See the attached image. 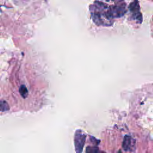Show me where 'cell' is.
<instances>
[{"instance_id": "obj_1", "label": "cell", "mask_w": 153, "mask_h": 153, "mask_svg": "<svg viewBox=\"0 0 153 153\" xmlns=\"http://www.w3.org/2000/svg\"><path fill=\"white\" fill-rule=\"evenodd\" d=\"M106 6V4L96 2L94 9L91 10L93 20L97 25H111V22H112V17L109 13L108 9Z\"/></svg>"}, {"instance_id": "obj_2", "label": "cell", "mask_w": 153, "mask_h": 153, "mask_svg": "<svg viewBox=\"0 0 153 153\" xmlns=\"http://www.w3.org/2000/svg\"><path fill=\"white\" fill-rule=\"evenodd\" d=\"M126 5L121 4L119 5L113 6L108 8V11L112 17H120L123 16L126 10Z\"/></svg>"}, {"instance_id": "obj_3", "label": "cell", "mask_w": 153, "mask_h": 153, "mask_svg": "<svg viewBox=\"0 0 153 153\" xmlns=\"http://www.w3.org/2000/svg\"><path fill=\"white\" fill-rule=\"evenodd\" d=\"M10 109V106L8 103L5 100L0 101V111H7Z\"/></svg>"}, {"instance_id": "obj_4", "label": "cell", "mask_w": 153, "mask_h": 153, "mask_svg": "<svg viewBox=\"0 0 153 153\" xmlns=\"http://www.w3.org/2000/svg\"><path fill=\"white\" fill-rule=\"evenodd\" d=\"M19 92L21 96L23 98H26L28 94V91L27 90L26 87L25 85H22L19 88Z\"/></svg>"}]
</instances>
